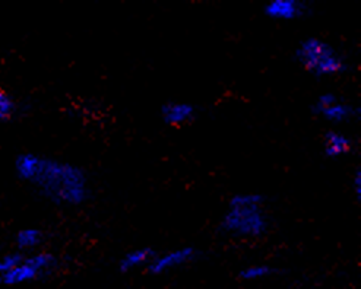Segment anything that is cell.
<instances>
[{"label": "cell", "instance_id": "obj_1", "mask_svg": "<svg viewBox=\"0 0 361 289\" xmlns=\"http://www.w3.org/2000/svg\"><path fill=\"white\" fill-rule=\"evenodd\" d=\"M15 173L19 180L59 206H81L91 196L87 173L68 161L24 152L15 158Z\"/></svg>", "mask_w": 361, "mask_h": 289}, {"label": "cell", "instance_id": "obj_2", "mask_svg": "<svg viewBox=\"0 0 361 289\" xmlns=\"http://www.w3.org/2000/svg\"><path fill=\"white\" fill-rule=\"evenodd\" d=\"M219 230L233 238L257 240L269 230L265 197L259 193L234 195L227 206Z\"/></svg>", "mask_w": 361, "mask_h": 289}, {"label": "cell", "instance_id": "obj_3", "mask_svg": "<svg viewBox=\"0 0 361 289\" xmlns=\"http://www.w3.org/2000/svg\"><path fill=\"white\" fill-rule=\"evenodd\" d=\"M294 57L300 66L316 78H334L343 75L348 68L344 56L328 41L317 37L300 41Z\"/></svg>", "mask_w": 361, "mask_h": 289}, {"label": "cell", "instance_id": "obj_4", "mask_svg": "<svg viewBox=\"0 0 361 289\" xmlns=\"http://www.w3.org/2000/svg\"><path fill=\"white\" fill-rule=\"evenodd\" d=\"M59 267V259L50 252H34L24 254L23 260L12 272L0 278L5 286L25 285L50 276Z\"/></svg>", "mask_w": 361, "mask_h": 289}, {"label": "cell", "instance_id": "obj_5", "mask_svg": "<svg viewBox=\"0 0 361 289\" xmlns=\"http://www.w3.org/2000/svg\"><path fill=\"white\" fill-rule=\"evenodd\" d=\"M199 252L195 247H180L163 254H155L147 266V269L154 276H161L186 264H190L197 259Z\"/></svg>", "mask_w": 361, "mask_h": 289}, {"label": "cell", "instance_id": "obj_6", "mask_svg": "<svg viewBox=\"0 0 361 289\" xmlns=\"http://www.w3.org/2000/svg\"><path fill=\"white\" fill-rule=\"evenodd\" d=\"M265 15L274 20H295L310 13V8L303 0H271L264 8Z\"/></svg>", "mask_w": 361, "mask_h": 289}, {"label": "cell", "instance_id": "obj_7", "mask_svg": "<svg viewBox=\"0 0 361 289\" xmlns=\"http://www.w3.org/2000/svg\"><path fill=\"white\" fill-rule=\"evenodd\" d=\"M161 117L167 126H183L196 117V109L190 102L169 101L161 107Z\"/></svg>", "mask_w": 361, "mask_h": 289}, {"label": "cell", "instance_id": "obj_8", "mask_svg": "<svg viewBox=\"0 0 361 289\" xmlns=\"http://www.w3.org/2000/svg\"><path fill=\"white\" fill-rule=\"evenodd\" d=\"M353 151V140L343 132L329 130L325 135L324 152L331 159H338L348 155Z\"/></svg>", "mask_w": 361, "mask_h": 289}, {"label": "cell", "instance_id": "obj_9", "mask_svg": "<svg viewBox=\"0 0 361 289\" xmlns=\"http://www.w3.org/2000/svg\"><path fill=\"white\" fill-rule=\"evenodd\" d=\"M46 241V234L43 230L39 228H23L15 234V244H16V252L19 253H34L38 252L39 247H42Z\"/></svg>", "mask_w": 361, "mask_h": 289}, {"label": "cell", "instance_id": "obj_10", "mask_svg": "<svg viewBox=\"0 0 361 289\" xmlns=\"http://www.w3.org/2000/svg\"><path fill=\"white\" fill-rule=\"evenodd\" d=\"M154 256L155 253L151 247H140V249L132 250L118 260V271L122 273H129L140 269V267H147Z\"/></svg>", "mask_w": 361, "mask_h": 289}, {"label": "cell", "instance_id": "obj_11", "mask_svg": "<svg viewBox=\"0 0 361 289\" xmlns=\"http://www.w3.org/2000/svg\"><path fill=\"white\" fill-rule=\"evenodd\" d=\"M317 116L324 117L326 121L334 123V125H343V123H348L357 116V109L348 104V102L338 99L332 106H329L326 110L319 113Z\"/></svg>", "mask_w": 361, "mask_h": 289}, {"label": "cell", "instance_id": "obj_12", "mask_svg": "<svg viewBox=\"0 0 361 289\" xmlns=\"http://www.w3.org/2000/svg\"><path fill=\"white\" fill-rule=\"evenodd\" d=\"M275 273V269L269 264H249L245 269L240 271L238 276L242 281L246 282H256V281H262Z\"/></svg>", "mask_w": 361, "mask_h": 289}, {"label": "cell", "instance_id": "obj_13", "mask_svg": "<svg viewBox=\"0 0 361 289\" xmlns=\"http://www.w3.org/2000/svg\"><path fill=\"white\" fill-rule=\"evenodd\" d=\"M18 113V102L4 88H0V125L12 120Z\"/></svg>", "mask_w": 361, "mask_h": 289}, {"label": "cell", "instance_id": "obj_14", "mask_svg": "<svg viewBox=\"0 0 361 289\" xmlns=\"http://www.w3.org/2000/svg\"><path fill=\"white\" fill-rule=\"evenodd\" d=\"M23 257H24V254L19 252H11V253H6L0 257V278L12 272L19 264V262L23 260Z\"/></svg>", "mask_w": 361, "mask_h": 289}, {"label": "cell", "instance_id": "obj_15", "mask_svg": "<svg viewBox=\"0 0 361 289\" xmlns=\"http://www.w3.org/2000/svg\"><path fill=\"white\" fill-rule=\"evenodd\" d=\"M353 190L357 196V199L360 200L361 197V170L357 168V171L354 173V177H353Z\"/></svg>", "mask_w": 361, "mask_h": 289}]
</instances>
